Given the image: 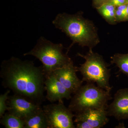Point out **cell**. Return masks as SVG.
<instances>
[{"label": "cell", "mask_w": 128, "mask_h": 128, "mask_svg": "<svg viewBox=\"0 0 128 128\" xmlns=\"http://www.w3.org/2000/svg\"><path fill=\"white\" fill-rule=\"evenodd\" d=\"M0 76L2 86L15 95L38 105L45 101L46 76L42 66H35L32 61L12 57L2 63Z\"/></svg>", "instance_id": "1"}, {"label": "cell", "mask_w": 128, "mask_h": 128, "mask_svg": "<svg viewBox=\"0 0 128 128\" xmlns=\"http://www.w3.org/2000/svg\"><path fill=\"white\" fill-rule=\"evenodd\" d=\"M52 23L72 40L66 54L75 44L92 49L100 43L97 28L92 21L83 17L82 12L72 15L64 12L58 14Z\"/></svg>", "instance_id": "2"}, {"label": "cell", "mask_w": 128, "mask_h": 128, "mask_svg": "<svg viewBox=\"0 0 128 128\" xmlns=\"http://www.w3.org/2000/svg\"><path fill=\"white\" fill-rule=\"evenodd\" d=\"M61 44H54L43 37L38 40L35 47L24 55H31L39 60L46 77L57 69L62 68L72 61L68 54H64Z\"/></svg>", "instance_id": "3"}, {"label": "cell", "mask_w": 128, "mask_h": 128, "mask_svg": "<svg viewBox=\"0 0 128 128\" xmlns=\"http://www.w3.org/2000/svg\"><path fill=\"white\" fill-rule=\"evenodd\" d=\"M77 56L86 60L78 67V72L82 76V81L96 83L98 87L111 92L112 87L109 83L111 70L108 68L110 64L105 62L102 55L94 52L92 49H89L86 55L78 53Z\"/></svg>", "instance_id": "4"}, {"label": "cell", "mask_w": 128, "mask_h": 128, "mask_svg": "<svg viewBox=\"0 0 128 128\" xmlns=\"http://www.w3.org/2000/svg\"><path fill=\"white\" fill-rule=\"evenodd\" d=\"M112 98L110 92L94 83L86 82L72 97L68 108L76 113L89 109L106 108L108 101Z\"/></svg>", "instance_id": "5"}, {"label": "cell", "mask_w": 128, "mask_h": 128, "mask_svg": "<svg viewBox=\"0 0 128 128\" xmlns=\"http://www.w3.org/2000/svg\"><path fill=\"white\" fill-rule=\"evenodd\" d=\"M49 128H75L73 120L74 114L64 105L63 100L57 104L44 105Z\"/></svg>", "instance_id": "6"}, {"label": "cell", "mask_w": 128, "mask_h": 128, "mask_svg": "<svg viewBox=\"0 0 128 128\" xmlns=\"http://www.w3.org/2000/svg\"><path fill=\"white\" fill-rule=\"evenodd\" d=\"M74 122L76 128H101L109 121L106 108L89 109L76 113Z\"/></svg>", "instance_id": "7"}, {"label": "cell", "mask_w": 128, "mask_h": 128, "mask_svg": "<svg viewBox=\"0 0 128 128\" xmlns=\"http://www.w3.org/2000/svg\"><path fill=\"white\" fill-rule=\"evenodd\" d=\"M78 67L71 62L53 72V74L72 94H75L81 87L83 82L78 78L76 73Z\"/></svg>", "instance_id": "8"}, {"label": "cell", "mask_w": 128, "mask_h": 128, "mask_svg": "<svg viewBox=\"0 0 128 128\" xmlns=\"http://www.w3.org/2000/svg\"><path fill=\"white\" fill-rule=\"evenodd\" d=\"M108 116L117 120L128 119V88L120 89L114 94V100L106 108Z\"/></svg>", "instance_id": "9"}, {"label": "cell", "mask_w": 128, "mask_h": 128, "mask_svg": "<svg viewBox=\"0 0 128 128\" xmlns=\"http://www.w3.org/2000/svg\"><path fill=\"white\" fill-rule=\"evenodd\" d=\"M6 104L9 108L8 112L22 120L41 107L15 94L9 96Z\"/></svg>", "instance_id": "10"}, {"label": "cell", "mask_w": 128, "mask_h": 128, "mask_svg": "<svg viewBox=\"0 0 128 128\" xmlns=\"http://www.w3.org/2000/svg\"><path fill=\"white\" fill-rule=\"evenodd\" d=\"M44 88L47 94L46 99L51 103L66 98L71 99L72 93L62 84L53 73L46 77Z\"/></svg>", "instance_id": "11"}, {"label": "cell", "mask_w": 128, "mask_h": 128, "mask_svg": "<svg viewBox=\"0 0 128 128\" xmlns=\"http://www.w3.org/2000/svg\"><path fill=\"white\" fill-rule=\"evenodd\" d=\"M23 121L24 128H49L46 114L41 107Z\"/></svg>", "instance_id": "12"}, {"label": "cell", "mask_w": 128, "mask_h": 128, "mask_svg": "<svg viewBox=\"0 0 128 128\" xmlns=\"http://www.w3.org/2000/svg\"><path fill=\"white\" fill-rule=\"evenodd\" d=\"M116 7L114 5L106 2L96 9L108 23L114 25L117 23L115 16Z\"/></svg>", "instance_id": "13"}, {"label": "cell", "mask_w": 128, "mask_h": 128, "mask_svg": "<svg viewBox=\"0 0 128 128\" xmlns=\"http://www.w3.org/2000/svg\"><path fill=\"white\" fill-rule=\"evenodd\" d=\"M0 122L6 128H24L22 120L9 113L6 112L2 117Z\"/></svg>", "instance_id": "14"}, {"label": "cell", "mask_w": 128, "mask_h": 128, "mask_svg": "<svg viewBox=\"0 0 128 128\" xmlns=\"http://www.w3.org/2000/svg\"><path fill=\"white\" fill-rule=\"evenodd\" d=\"M111 64H115L119 72L128 77V54L116 53L111 57Z\"/></svg>", "instance_id": "15"}, {"label": "cell", "mask_w": 128, "mask_h": 128, "mask_svg": "<svg viewBox=\"0 0 128 128\" xmlns=\"http://www.w3.org/2000/svg\"><path fill=\"white\" fill-rule=\"evenodd\" d=\"M127 4L116 6L115 16L117 22L127 21L126 8Z\"/></svg>", "instance_id": "16"}, {"label": "cell", "mask_w": 128, "mask_h": 128, "mask_svg": "<svg viewBox=\"0 0 128 128\" xmlns=\"http://www.w3.org/2000/svg\"><path fill=\"white\" fill-rule=\"evenodd\" d=\"M10 90L8 89L4 94H1L0 96V118L2 117L5 114L6 110H8V106H7L6 102L9 98V94Z\"/></svg>", "instance_id": "17"}, {"label": "cell", "mask_w": 128, "mask_h": 128, "mask_svg": "<svg viewBox=\"0 0 128 128\" xmlns=\"http://www.w3.org/2000/svg\"><path fill=\"white\" fill-rule=\"evenodd\" d=\"M106 2L110 3L116 6L128 4L126 0H108Z\"/></svg>", "instance_id": "18"}, {"label": "cell", "mask_w": 128, "mask_h": 128, "mask_svg": "<svg viewBox=\"0 0 128 128\" xmlns=\"http://www.w3.org/2000/svg\"><path fill=\"white\" fill-rule=\"evenodd\" d=\"M108 1V0H93V6L96 8L106 2Z\"/></svg>", "instance_id": "19"}, {"label": "cell", "mask_w": 128, "mask_h": 128, "mask_svg": "<svg viewBox=\"0 0 128 128\" xmlns=\"http://www.w3.org/2000/svg\"><path fill=\"white\" fill-rule=\"evenodd\" d=\"M126 12H127V17H126V21H128V4H127V8H126Z\"/></svg>", "instance_id": "20"}, {"label": "cell", "mask_w": 128, "mask_h": 128, "mask_svg": "<svg viewBox=\"0 0 128 128\" xmlns=\"http://www.w3.org/2000/svg\"><path fill=\"white\" fill-rule=\"evenodd\" d=\"M126 0V1L127 2H128V0Z\"/></svg>", "instance_id": "21"}]
</instances>
